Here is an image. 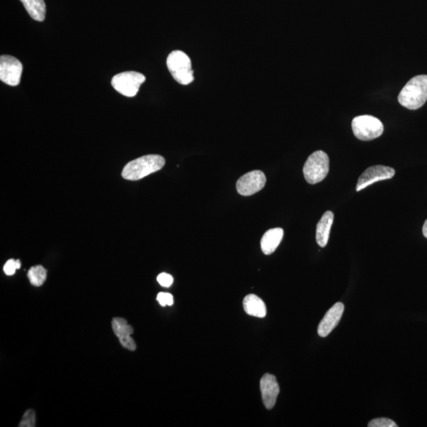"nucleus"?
Here are the masks:
<instances>
[{
    "label": "nucleus",
    "mask_w": 427,
    "mask_h": 427,
    "mask_svg": "<svg viewBox=\"0 0 427 427\" xmlns=\"http://www.w3.org/2000/svg\"><path fill=\"white\" fill-rule=\"evenodd\" d=\"M165 160L161 155H145L127 163L122 171L123 179L138 181L163 168Z\"/></svg>",
    "instance_id": "obj_1"
},
{
    "label": "nucleus",
    "mask_w": 427,
    "mask_h": 427,
    "mask_svg": "<svg viewBox=\"0 0 427 427\" xmlns=\"http://www.w3.org/2000/svg\"><path fill=\"white\" fill-rule=\"evenodd\" d=\"M398 101L410 110H417L427 101V75H420L410 80L402 89Z\"/></svg>",
    "instance_id": "obj_2"
},
{
    "label": "nucleus",
    "mask_w": 427,
    "mask_h": 427,
    "mask_svg": "<svg viewBox=\"0 0 427 427\" xmlns=\"http://www.w3.org/2000/svg\"><path fill=\"white\" fill-rule=\"evenodd\" d=\"M166 64L174 79L181 85L190 84L194 81V71L190 57L180 50L172 52Z\"/></svg>",
    "instance_id": "obj_3"
},
{
    "label": "nucleus",
    "mask_w": 427,
    "mask_h": 427,
    "mask_svg": "<svg viewBox=\"0 0 427 427\" xmlns=\"http://www.w3.org/2000/svg\"><path fill=\"white\" fill-rule=\"evenodd\" d=\"M329 172V158L323 151L313 153L303 167L305 179L309 184L315 185L322 181Z\"/></svg>",
    "instance_id": "obj_4"
},
{
    "label": "nucleus",
    "mask_w": 427,
    "mask_h": 427,
    "mask_svg": "<svg viewBox=\"0 0 427 427\" xmlns=\"http://www.w3.org/2000/svg\"><path fill=\"white\" fill-rule=\"evenodd\" d=\"M352 127L354 136L362 141L375 140L384 131L381 121L370 115L356 116L352 120Z\"/></svg>",
    "instance_id": "obj_5"
},
{
    "label": "nucleus",
    "mask_w": 427,
    "mask_h": 427,
    "mask_svg": "<svg viewBox=\"0 0 427 427\" xmlns=\"http://www.w3.org/2000/svg\"><path fill=\"white\" fill-rule=\"evenodd\" d=\"M146 81V77L140 72L125 71L116 75L113 79L112 86L122 96L135 97L140 90V86Z\"/></svg>",
    "instance_id": "obj_6"
},
{
    "label": "nucleus",
    "mask_w": 427,
    "mask_h": 427,
    "mask_svg": "<svg viewBox=\"0 0 427 427\" xmlns=\"http://www.w3.org/2000/svg\"><path fill=\"white\" fill-rule=\"evenodd\" d=\"M24 66L18 59L8 55L0 57V80L11 87L19 86Z\"/></svg>",
    "instance_id": "obj_7"
},
{
    "label": "nucleus",
    "mask_w": 427,
    "mask_h": 427,
    "mask_svg": "<svg viewBox=\"0 0 427 427\" xmlns=\"http://www.w3.org/2000/svg\"><path fill=\"white\" fill-rule=\"evenodd\" d=\"M395 173V170L389 166L381 165L371 166L359 176L356 191H361L375 182L391 179L394 176Z\"/></svg>",
    "instance_id": "obj_8"
},
{
    "label": "nucleus",
    "mask_w": 427,
    "mask_h": 427,
    "mask_svg": "<svg viewBox=\"0 0 427 427\" xmlns=\"http://www.w3.org/2000/svg\"><path fill=\"white\" fill-rule=\"evenodd\" d=\"M266 184V176L262 171L254 170L243 175L237 182V191L240 195L249 197L262 190Z\"/></svg>",
    "instance_id": "obj_9"
},
{
    "label": "nucleus",
    "mask_w": 427,
    "mask_h": 427,
    "mask_svg": "<svg viewBox=\"0 0 427 427\" xmlns=\"http://www.w3.org/2000/svg\"><path fill=\"white\" fill-rule=\"evenodd\" d=\"M260 385L265 408L273 409L280 393V386L275 376L270 374H264L260 380Z\"/></svg>",
    "instance_id": "obj_10"
},
{
    "label": "nucleus",
    "mask_w": 427,
    "mask_h": 427,
    "mask_svg": "<svg viewBox=\"0 0 427 427\" xmlns=\"http://www.w3.org/2000/svg\"><path fill=\"white\" fill-rule=\"evenodd\" d=\"M343 311H345V305L337 302L326 313L318 326V332L320 337H326L331 334L340 323Z\"/></svg>",
    "instance_id": "obj_11"
},
{
    "label": "nucleus",
    "mask_w": 427,
    "mask_h": 427,
    "mask_svg": "<svg viewBox=\"0 0 427 427\" xmlns=\"http://www.w3.org/2000/svg\"><path fill=\"white\" fill-rule=\"evenodd\" d=\"M113 332L118 338L122 347L131 352L136 350V345L131 335L133 334V329L131 325L127 324V320L121 318H115L112 320Z\"/></svg>",
    "instance_id": "obj_12"
},
{
    "label": "nucleus",
    "mask_w": 427,
    "mask_h": 427,
    "mask_svg": "<svg viewBox=\"0 0 427 427\" xmlns=\"http://www.w3.org/2000/svg\"><path fill=\"white\" fill-rule=\"evenodd\" d=\"M284 235V231L282 228L271 229L266 232L260 242L262 252L265 255L273 254L280 246Z\"/></svg>",
    "instance_id": "obj_13"
},
{
    "label": "nucleus",
    "mask_w": 427,
    "mask_h": 427,
    "mask_svg": "<svg viewBox=\"0 0 427 427\" xmlns=\"http://www.w3.org/2000/svg\"><path fill=\"white\" fill-rule=\"evenodd\" d=\"M334 221V214L330 212H326L322 218L320 219L317 226V235H316V239L320 247L325 248L328 244L330 230L332 224Z\"/></svg>",
    "instance_id": "obj_14"
},
{
    "label": "nucleus",
    "mask_w": 427,
    "mask_h": 427,
    "mask_svg": "<svg viewBox=\"0 0 427 427\" xmlns=\"http://www.w3.org/2000/svg\"><path fill=\"white\" fill-rule=\"evenodd\" d=\"M245 312L253 317L264 318L267 314V308L262 298L255 295H248L243 301Z\"/></svg>",
    "instance_id": "obj_15"
},
{
    "label": "nucleus",
    "mask_w": 427,
    "mask_h": 427,
    "mask_svg": "<svg viewBox=\"0 0 427 427\" xmlns=\"http://www.w3.org/2000/svg\"><path fill=\"white\" fill-rule=\"evenodd\" d=\"M31 18L37 21L46 19V5L44 0H20Z\"/></svg>",
    "instance_id": "obj_16"
},
{
    "label": "nucleus",
    "mask_w": 427,
    "mask_h": 427,
    "mask_svg": "<svg viewBox=\"0 0 427 427\" xmlns=\"http://www.w3.org/2000/svg\"><path fill=\"white\" fill-rule=\"evenodd\" d=\"M28 278L33 286L41 287L47 278V271L42 265L33 266L28 271Z\"/></svg>",
    "instance_id": "obj_17"
},
{
    "label": "nucleus",
    "mask_w": 427,
    "mask_h": 427,
    "mask_svg": "<svg viewBox=\"0 0 427 427\" xmlns=\"http://www.w3.org/2000/svg\"><path fill=\"white\" fill-rule=\"evenodd\" d=\"M19 427H35L36 426V412L33 410L30 409L22 417Z\"/></svg>",
    "instance_id": "obj_18"
},
{
    "label": "nucleus",
    "mask_w": 427,
    "mask_h": 427,
    "mask_svg": "<svg viewBox=\"0 0 427 427\" xmlns=\"http://www.w3.org/2000/svg\"><path fill=\"white\" fill-rule=\"evenodd\" d=\"M369 427H397V425L392 419L387 418H379L370 421Z\"/></svg>",
    "instance_id": "obj_19"
},
{
    "label": "nucleus",
    "mask_w": 427,
    "mask_h": 427,
    "mask_svg": "<svg viewBox=\"0 0 427 427\" xmlns=\"http://www.w3.org/2000/svg\"><path fill=\"white\" fill-rule=\"evenodd\" d=\"M157 301L163 307L166 306L171 307L174 304V297L169 293L161 292L157 296Z\"/></svg>",
    "instance_id": "obj_20"
},
{
    "label": "nucleus",
    "mask_w": 427,
    "mask_h": 427,
    "mask_svg": "<svg viewBox=\"0 0 427 427\" xmlns=\"http://www.w3.org/2000/svg\"><path fill=\"white\" fill-rule=\"evenodd\" d=\"M158 284L164 287H170L174 282V278L167 273H161L157 278Z\"/></svg>",
    "instance_id": "obj_21"
},
{
    "label": "nucleus",
    "mask_w": 427,
    "mask_h": 427,
    "mask_svg": "<svg viewBox=\"0 0 427 427\" xmlns=\"http://www.w3.org/2000/svg\"><path fill=\"white\" fill-rule=\"evenodd\" d=\"M17 269L16 260L14 259L8 260L3 267L4 273L7 275H13Z\"/></svg>",
    "instance_id": "obj_22"
},
{
    "label": "nucleus",
    "mask_w": 427,
    "mask_h": 427,
    "mask_svg": "<svg viewBox=\"0 0 427 427\" xmlns=\"http://www.w3.org/2000/svg\"><path fill=\"white\" fill-rule=\"evenodd\" d=\"M423 234L425 237L427 238V219L425 221V224L423 226Z\"/></svg>",
    "instance_id": "obj_23"
},
{
    "label": "nucleus",
    "mask_w": 427,
    "mask_h": 427,
    "mask_svg": "<svg viewBox=\"0 0 427 427\" xmlns=\"http://www.w3.org/2000/svg\"><path fill=\"white\" fill-rule=\"evenodd\" d=\"M16 266L18 269L21 268V262L19 260H16Z\"/></svg>",
    "instance_id": "obj_24"
}]
</instances>
